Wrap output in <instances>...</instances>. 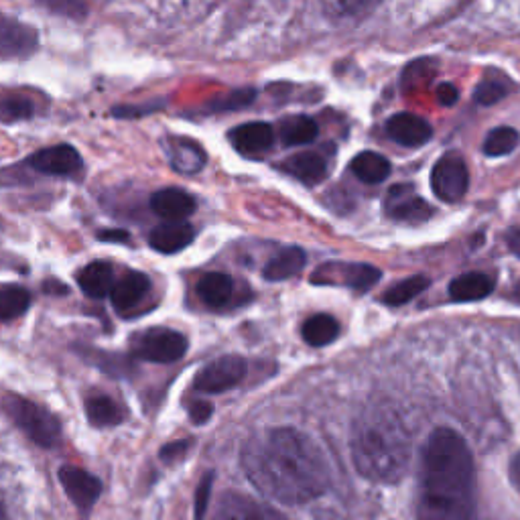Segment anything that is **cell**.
Segmentation results:
<instances>
[{
  "instance_id": "obj_4",
  "label": "cell",
  "mask_w": 520,
  "mask_h": 520,
  "mask_svg": "<svg viewBox=\"0 0 520 520\" xmlns=\"http://www.w3.org/2000/svg\"><path fill=\"white\" fill-rule=\"evenodd\" d=\"M5 409L19 425V429L39 447L49 449L59 443L61 437L59 419L45 407L17 395H9L5 399Z\"/></svg>"
},
{
  "instance_id": "obj_18",
  "label": "cell",
  "mask_w": 520,
  "mask_h": 520,
  "mask_svg": "<svg viewBox=\"0 0 520 520\" xmlns=\"http://www.w3.org/2000/svg\"><path fill=\"white\" fill-rule=\"evenodd\" d=\"M149 289H151V281L147 275L130 271L114 285L110 293L112 305L116 311L124 313L128 309L137 307L143 301V297L149 293Z\"/></svg>"
},
{
  "instance_id": "obj_11",
  "label": "cell",
  "mask_w": 520,
  "mask_h": 520,
  "mask_svg": "<svg viewBox=\"0 0 520 520\" xmlns=\"http://www.w3.org/2000/svg\"><path fill=\"white\" fill-rule=\"evenodd\" d=\"M59 482L70 500L84 512H88L102 494V482L90 472L76 466H61Z\"/></svg>"
},
{
  "instance_id": "obj_16",
  "label": "cell",
  "mask_w": 520,
  "mask_h": 520,
  "mask_svg": "<svg viewBox=\"0 0 520 520\" xmlns=\"http://www.w3.org/2000/svg\"><path fill=\"white\" fill-rule=\"evenodd\" d=\"M35 49V29L13 19H0V57H25Z\"/></svg>"
},
{
  "instance_id": "obj_10",
  "label": "cell",
  "mask_w": 520,
  "mask_h": 520,
  "mask_svg": "<svg viewBox=\"0 0 520 520\" xmlns=\"http://www.w3.org/2000/svg\"><path fill=\"white\" fill-rule=\"evenodd\" d=\"M29 165L43 173L55 177H72L82 171L84 161L80 153L70 145H55L49 149H41L29 157Z\"/></svg>"
},
{
  "instance_id": "obj_27",
  "label": "cell",
  "mask_w": 520,
  "mask_h": 520,
  "mask_svg": "<svg viewBox=\"0 0 520 520\" xmlns=\"http://www.w3.org/2000/svg\"><path fill=\"white\" fill-rule=\"evenodd\" d=\"M232 293H234V281L224 273H208L198 283L200 299L212 309H220L228 305Z\"/></svg>"
},
{
  "instance_id": "obj_44",
  "label": "cell",
  "mask_w": 520,
  "mask_h": 520,
  "mask_svg": "<svg viewBox=\"0 0 520 520\" xmlns=\"http://www.w3.org/2000/svg\"><path fill=\"white\" fill-rule=\"evenodd\" d=\"M0 520H7V514H5V508L0 506Z\"/></svg>"
},
{
  "instance_id": "obj_1",
  "label": "cell",
  "mask_w": 520,
  "mask_h": 520,
  "mask_svg": "<svg viewBox=\"0 0 520 520\" xmlns=\"http://www.w3.org/2000/svg\"><path fill=\"white\" fill-rule=\"evenodd\" d=\"M240 464L250 484L281 504H307L330 488V466L319 445L291 427L254 433Z\"/></svg>"
},
{
  "instance_id": "obj_21",
  "label": "cell",
  "mask_w": 520,
  "mask_h": 520,
  "mask_svg": "<svg viewBox=\"0 0 520 520\" xmlns=\"http://www.w3.org/2000/svg\"><path fill=\"white\" fill-rule=\"evenodd\" d=\"M285 173L293 175L301 183L313 187L328 177V163L317 153H299L283 163Z\"/></svg>"
},
{
  "instance_id": "obj_29",
  "label": "cell",
  "mask_w": 520,
  "mask_h": 520,
  "mask_svg": "<svg viewBox=\"0 0 520 520\" xmlns=\"http://www.w3.org/2000/svg\"><path fill=\"white\" fill-rule=\"evenodd\" d=\"M431 285L429 277L425 275H413L401 283H397L393 289H388L384 295H382V301L390 307H401V305H407L409 301H413L417 295H421L427 287Z\"/></svg>"
},
{
  "instance_id": "obj_30",
  "label": "cell",
  "mask_w": 520,
  "mask_h": 520,
  "mask_svg": "<svg viewBox=\"0 0 520 520\" xmlns=\"http://www.w3.org/2000/svg\"><path fill=\"white\" fill-rule=\"evenodd\" d=\"M520 143V135L516 133L514 128L510 126H498L486 135L484 141V155L488 157H504L508 153H512Z\"/></svg>"
},
{
  "instance_id": "obj_39",
  "label": "cell",
  "mask_w": 520,
  "mask_h": 520,
  "mask_svg": "<svg viewBox=\"0 0 520 520\" xmlns=\"http://www.w3.org/2000/svg\"><path fill=\"white\" fill-rule=\"evenodd\" d=\"M157 108H161V106H157V104H151L149 108H135V106H116L114 110H112V114L114 116H122V118H135V116H143V114H147V112H153V110H157Z\"/></svg>"
},
{
  "instance_id": "obj_23",
  "label": "cell",
  "mask_w": 520,
  "mask_h": 520,
  "mask_svg": "<svg viewBox=\"0 0 520 520\" xmlns=\"http://www.w3.org/2000/svg\"><path fill=\"white\" fill-rule=\"evenodd\" d=\"M307 263V254L303 248L299 246H289L285 250H281L275 258H271L263 275L267 281H287L291 277H295L297 273H301V269Z\"/></svg>"
},
{
  "instance_id": "obj_31",
  "label": "cell",
  "mask_w": 520,
  "mask_h": 520,
  "mask_svg": "<svg viewBox=\"0 0 520 520\" xmlns=\"http://www.w3.org/2000/svg\"><path fill=\"white\" fill-rule=\"evenodd\" d=\"M35 114V104L23 94L0 96V122L13 124L19 120H29Z\"/></svg>"
},
{
  "instance_id": "obj_14",
  "label": "cell",
  "mask_w": 520,
  "mask_h": 520,
  "mask_svg": "<svg viewBox=\"0 0 520 520\" xmlns=\"http://www.w3.org/2000/svg\"><path fill=\"white\" fill-rule=\"evenodd\" d=\"M230 145L244 157H260L275 145V130L267 122H248L230 130Z\"/></svg>"
},
{
  "instance_id": "obj_34",
  "label": "cell",
  "mask_w": 520,
  "mask_h": 520,
  "mask_svg": "<svg viewBox=\"0 0 520 520\" xmlns=\"http://www.w3.org/2000/svg\"><path fill=\"white\" fill-rule=\"evenodd\" d=\"M41 7H45L49 13L82 21L88 15V7L84 0H35Z\"/></svg>"
},
{
  "instance_id": "obj_38",
  "label": "cell",
  "mask_w": 520,
  "mask_h": 520,
  "mask_svg": "<svg viewBox=\"0 0 520 520\" xmlns=\"http://www.w3.org/2000/svg\"><path fill=\"white\" fill-rule=\"evenodd\" d=\"M437 100H439V104H443V106H453L455 102L460 100V92H458V88H455L453 84L443 82V84H439V88H437Z\"/></svg>"
},
{
  "instance_id": "obj_8",
  "label": "cell",
  "mask_w": 520,
  "mask_h": 520,
  "mask_svg": "<svg viewBox=\"0 0 520 520\" xmlns=\"http://www.w3.org/2000/svg\"><path fill=\"white\" fill-rule=\"evenodd\" d=\"M248 364L242 356H222L210 362L193 380V388L204 395L226 393L232 386L242 382L246 376Z\"/></svg>"
},
{
  "instance_id": "obj_42",
  "label": "cell",
  "mask_w": 520,
  "mask_h": 520,
  "mask_svg": "<svg viewBox=\"0 0 520 520\" xmlns=\"http://www.w3.org/2000/svg\"><path fill=\"white\" fill-rule=\"evenodd\" d=\"M344 5L350 9H362L368 5H376V0H344Z\"/></svg>"
},
{
  "instance_id": "obj_9",
  "label": "cell",
  "mask_w": 520,
  "mask_h": 520,
  "mask_svg": "<svg viewBox=\"0 0 520 520\" xmlns=\"http://www.w3.org/2000/svg\"><path fill=\"white\" fill-rule=\"evenodd\" d=\"M212 520H287L273 506L258 502L250 496L228 492L220 498Z\"/></svg>"
},
{
  "instance_id": "obj_15",
  "label": "cell",
  "mask_w": 520,
  "mask_h": 520,
  "mask_svg": "<svg viewBox=\"0 0 520 520\" xmlns=\"http://www.w3.org/2000/svg\"><path fill=\"white\" fill-rule=\"evenodd\" d=\"M151 208L153 212L169 222H183L195 212V200L183 189H161L151 195Z\"/></svg>"
},
{
  "instance_id": "obj_26",
  "label": "cell",
  "mask_w": 520,
  "mask_h": 520,
  "mask_svg": "<svg viewBox=\"0 0 520 520\" xmlns=\"http://www.w3.org/2000/svg\"><path fill=\"white\" fill-rule=\"evenodd\" d=\"M352 173L366 185H378L390 175V161L374 151H362L350 163Z\"/></svg>"
},
{
  "instance_id": "obj_5",
  "label": "cell",
  "mask_w": 520,
  "mask_h": 520,
  "mask_svg": "<svg viewBox=\"0 0 520 520\" xmlns=\"http://www.w3.org/2000/svg\"><path fill=\"white\" fill-rule=\"evenodd\" d=\"M133 356L145 362L171 364L185 356L187 340L183 334L169 328H151L137 334L130 342Z\"/></svg>"
},
{
  "instance_id": "obj_25",
  "label": "cell",
  "mask_w": 520,
  "mask_h": 520,
  "mask_svg": "<svg viewBox=\"0 0 520 520\" xmlns=\"http://www.w3.org/2000/svg\"><path fill=\"white\" fill-rule=\"evenodd\" d=\"M303 340L313 348L330 346L340 336V323L328 313H317L303 323Z\"/></svg>"
},
{
  "instance_id": "obj_3",
  "label": "cell",
  "mask_w": 520,
  "mask_h": 520,
  "mask_svg": "<svg viewBox=\"0 0 520 520\" xmlns=\"http://www.w3.org/2000/svg\"><path fill=\"white\" fill-rule=\"evenodd\" d=\"M350 445L356 470L370 482H399L409 466V431L393 409H368L356 421Z\"/></svg>"
},
{
  "instance_id": "obj_13",
  "label": "cell",
  "mask_w": 520,
  "mask_h": 520,
  "mask_svg": "<svg viewBox=\"0 0 520 520\" xmlns=\"http://www.w3.org/2000/svg\"><path fill=\"white\" fill-rule=\"evenodd\" d=\"M386 210L390 218L407 224H423L431 218L433 208L413 193L411 185H395L388 193Z\"/></svg>"
},
{
  "instance_id": "obj_43",
  "label": "cell",
  "mask_w": 520,
  "mask_h": 520,
  "mask_svg": "<svg viewBox=\"0 0 520 520\" xmlns=\"http://www.w3.org/2000/svg\"><path fill=\"white\" fill-rule=\"evenodd\" d=\"M514 297L520 301V281H518V285H516V289H514Z\"/></svg>"
},
{
  "instance_id": "obj_6",
  "label": "cell",
  "mask_w": 520,
  "mask_h": 520,
  "mask_svg": "<svg viewBox=\"0 0 520 520\" xmlns=\"http://www.w3.org/2000/svg\"><path fill=\"white\" fill-rule=\"evenodd\" d=\"M380 269L364 263H325L313 275L311 283L321 287H348L358 293H366L380 281Z\"/></svg>"
},
{
  "instance_id": "obj_40",
  "label": "cell",
  "mask_w": 520,
  "mask_h": 520,
  "mask_svg": "<svg viewBox=\"0 0 520 520\" xmlns=\"http://www.w3.org/2000/svg\"><path fill=\"white\" fill-rule=\"evenodd\" d=\"M98 240H102V242H116V244L128 242V232H124V230H100L98 232Z\"/></svg>"
},
{
  "instance_id": "obj_19",
  "label": "cell",
  "mask_w": 520,
  "mask_h": 520,
  "mask_svg": "<svg viewBox=\"0 0 520 520\" xmlns=\"http://www.w3.org/2000/svg\"><path fill=\"white\" fill-rule=\"evenodd\" d=\"M167 153L173 169L183 175H195L206 165L204 149L191 139H169Z\"/></svg>"
},
{
  "instance_id": "obj_17",
  "label": "cell",
  "mask_w": 520,
  "mask_h": 520,
  "mask_svg": "<svg viewBox=\"0 0 520 520\" xmlns=\"http://www.w3.org/2000/svg\"><path fill=\"white\" fill-rule=\"evenodd\" d=\"M195 238V228L189 222H167L157 226L151 236L149 244L161 254H175L187 248Z\"/></svg>"
},
{
  "instance_id": "obj_24",
  "label": "cell",
  "mask_w": 520,
  "mask_h": 520,
  "mask_svg": "<svg viewBox=\"0 0 520 520\" xmlns=\"http://www.w3.org/2000/svg\"><path fill=\"white\" fill-rule=\"evenodd\" d=\"M317 122L309 116L295 114L287 116L279 124V139L285 147H299V145H309L317 139Z\"/></svg>"
},
{
  "instance_id": "obj_20",
  "label": "cell",
  "mask_w": 520,
  "mask_h": 520,
  "mask_svg": "<svg viewBox=\"0 0 520 520\" xmlns=\"http://www.w3.org/2000/svg\"><path fill=\"white\" fill-rule=\"evenodd\" d=\"M80 289L92 299H104L114 289V269L106 260H94L78 273Z\"/></svg>"
},
{
  "instance_id": "obj_28",
  "label": "cell",
  "mask_w": 520,
  "mask_h": 520,
  "mask_svg": "<svg viewBox=\"0 0 520 520\" xmlns=\"http://www.w3.org/2000/svg\"><path fill=\"white\" fill-rule=\"evenodd\" d=\"M86 417L94 427H114L122 421L124 413L110 397H92L86 401Z\"/></svg>"
},
{
  "instance_id": "obj_35",
  "label": "cell",
  "mask_w": 520,
  "mask_h": 520,
  "mask_svg": "<svg viewBox=\"0 0 520 520\" xmlns=\"http://www.w3.org/2000/svg\"><path fill=\"white\" fill-rule=\"evenodd\" d=\"M506 96V88L498 82H484L476 88V94H474V100L480 104V106H492L496 102H500L502 98Z\"/></svg>"
},
{
  "instance_id": "obj_12",
  "label": "cell",
  "mask_w": 520,
  "mask_h": 520,
  "mask_svg": "<svg viewBox=\"0 0 520 520\" xmlns=\"http://www.w3.org/2000/svg\"><path fill=\"white\" fill-rule=\"evenodd\" d=\"M386 135L401 147L417 149L431 141L433 128L417 114L399 112L386 120Z\"/></svg>"
},
{
  "instance_id": "obj_33",
  "label": "cell",
  "mask_w": 520,
  "mask_h": 520,
  "mask_svg": "<svg viewBox=\"0 0 520 520\" xmlns=\"http://www.w3.org/2000/svg\"><path fill=\"white\" fill-rule=\"evenodd\" d=\"M256 92L252 88H242V90H234L222 98H216L212 104H208V108L204 110L206 114L210 112H228V110H240L246 108L254 102Z\"/></svg>"
},
{
  "instance_id": "obj_41",
  "label": "cell",
  "mask_w": 520,
  "mask_h": 520,
  "mask_svg": "<svg viewBox=\"0 0 520 520\" xmlns=\"http://www.w3.org/2000/svg\"><path fill=\"white\" fill-rule=\"evenodd\" d=\"M506 242H508V248L520 258V228H512L506 232Z\"/></svg>"
},
{
  "instance_id": "obj_32",
  "label": "cell",
  "mask_w": 520,
  "mask_h": 520,
  "mask_svg": "<svg viewBox=\"0 0 520 520\" xmlns=\"http://www.w3.org/2000/svg\"><path fill=\"white\" fill-rule=\"evenodd\" d=\"M31 305V293L21 287H9L0 291V321H13Z\"/></svg>"
},
{
  "instance_id": "obj_22",
  "label": "cell",
  "mask_w": 520,
  "mask_h": 520,
  "mask_svg": "<svg viewBox=\"0 0 520 520\" xmlns=\"http://www.w3.org/2000/svg\"><path fill=\"white\" fill-rule=\"evenodd\" d=\"M494 291V281L484 273H466L449 283V297L458 303L480 301Z\"/></svg>"
},
{
  "instance_id": "obj_7",
  "label": "cell",
  "mask_w": 520,
  "mask_h": 520,
  "mask_svg": "<svg viewBox=\"0 0 520 520\" xmlns=\"http://www.w3.org/2000/svg\"><path fill=\"white\" fill-rule=\"evenodd\" d=\"M470 185V173L466 161L455 155L447 153L443 155L431 171V187L437 198L445 204L460 202Z\"/></svg>"
},
{
  "instance_id": "obj_37",
  "label": "cell",
  "mask_w": 520,
  "mask_h": 520,
  "mask_svg": "<svg viewBox=\"0 0 520 520\" xmlns=\"http://www.w3.org/2000/svg\"><path fill=\"white\" fill-rule=\"evenodd\" d=\"M189 417H191V421H193L195 425L206 423V421L212 417V405H210V403H204V401L193 403V405L189 407Z\"/></svg>"
},
{
  "instance_id": "obj_2",
  "label": "cell",
  "mask_w": 520,
  "mask_h": 520,
  "mask_svg": "<svg viewBox=\"0 0 520 520\" xmlns=\"http://www.w3.org/2000/svg\"><path fill=\"white\" fill-rule=\"evenodd\" d=\"M474 498L476 468L470 445L458 431L435 429L423 455L421 520H470Z\"/></svg>"
},
{
  "instance_id": "obj_36",
  "label": "cell",
  "mask_w": 520,
  "mask_h": 520,
  "mask_svg": "<svg viewBox=\"0 0 520 520\" xmlns=\"http://www.w3.org/2000/svg\"><path fill=\"white\" fill-rule=\"evenodd\" d=\"M212 480H214V476L208 474L206 478H202V482L198 486V494H195V520H204V516H206L210 494H212Z\"/></svg>"
}]
</instances>
